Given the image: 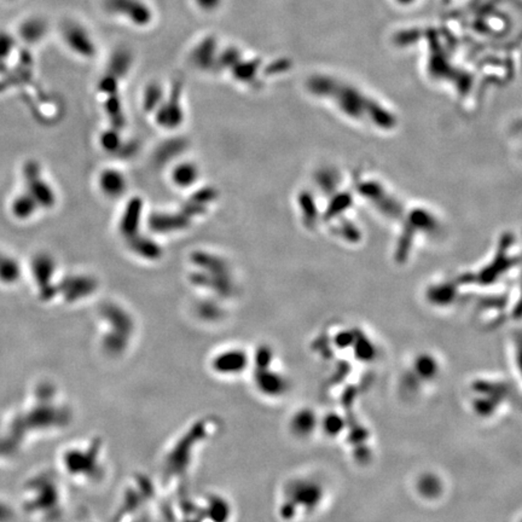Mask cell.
Wrapping results in <instances>:
<instances>
[{
    "mask_svg": "<svg viewBox=\"0 0 522 522\" xmlns=\"http://www.w3.org/2000/svg\"><path fill=\"white\" fill-rule=\"evenodd\" d=\"M218 57V40L214 35H208L200 40L190 54L192 63L201 70H207L217 62Z\"/></svg>",
    "mask_w": 522,
    "mask_h": 522,
    "instance_id": "cell-4",
    "label": "cell"
},
{
    "mask_svg": "<svg viewBox=\"0 0 522 522\" xmlns=\"http://www.w3.org/2000/svg\"><path fill=\"white\" fill-rule=\"evenodd\" d=\"M244 357L237 351L219 352L211 359L212 369L219 375H229L241 370V364H244Z\"/></svg>",
    "mask_w": 522,
    "mask_h": 522,
    "instance_id": "cell-5",
    "label": "cell"
},
{
    "mask_svg": "<svg viewBox=\"0 0 522 522\" xmlns=\"http://www.w3.org/2000/svg\"><path fill=\"white\" fill-rule=\"evenodd\" d=\"M222 1L224 0H194L196 8L206 14H213L222 8Z\"/></svg>",
    "mask_w": 522,
    "mask_h": 522,
    "instance_id": "cell-6",
    "label": "cell"
},
{
    "mask_svg": "<svg viewBox=\"0 0 522 522\" xmlns=\"http://www.w3.org/2000/svg\"><path fill=\"white\" fill-rule=\"evenodd\" d=\"M62 38L67 48L83 59H92L97 52V45L89 30L74 20H68L62 25Z\"/></svg>",
    "mask_w": 522,
    "mask_h": 522,
    "instance_id": "cell-3",
    "label": "cell"
},
{
    "mask_svg": "<svg viewBox=\"0 0 522 522\" xmlns=\"http://www.w3.org/2000/svg\"><path fill=\"white\" fill-rule=\"evenodd\" d=\"M309 89L320 98L329 101L346 118L375 131L389 132L395 127V115L362 91L329 78L312 80Z\"/></svg>",
    "mask_w": 522,
    "mask_h": 522,
    "instance_id": "cell-1",
    "label": "cell"
},
{
    "mask_svg": "<svg viewBox=\"0 0 522 522\" xmlns=\"http://www.w3.org/2000/svg\"><path fill=\"white\" fill-rule=\"evenodd\" d=\"M103 8L109 15L123 19L138 28H147L155 17L152 6L145 0H103Z\"/></svg>",
    "mask_w": 522,
    "mask_h": 522,
    "instance_id": "cell-2",
    "label": "cell"
}]
</instances>
